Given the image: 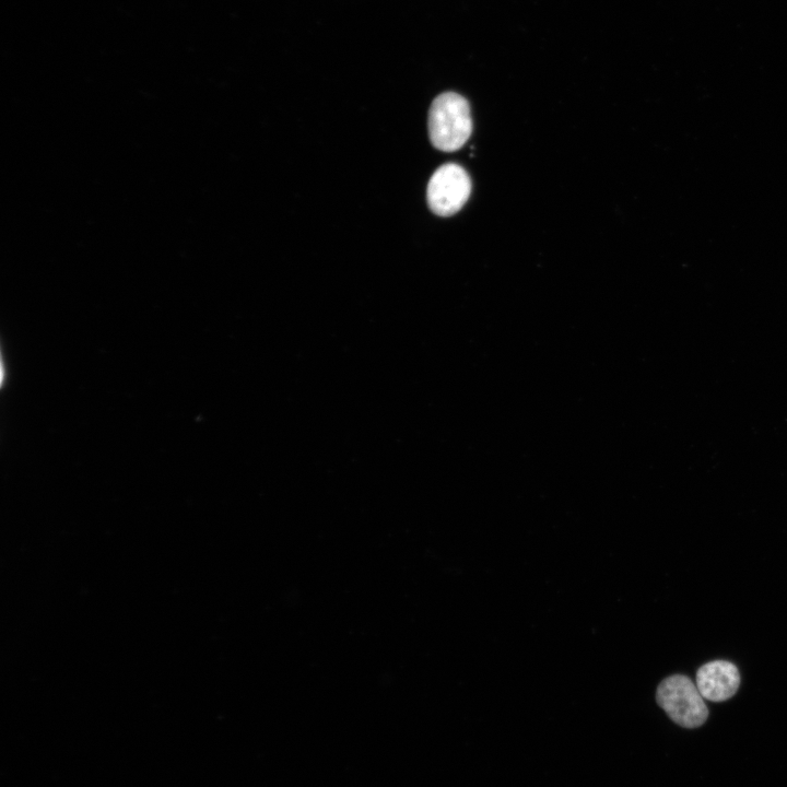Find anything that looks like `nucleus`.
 Masks as SVG:
<instances>
[{
    "label": "nucleus",
    "mask_w": 787,
    "mask_h": 787,
    "mask_svg": "<svg viewBox=\"0 0 787 787\" xmlns=\"http://www.w3.org/2000/svg\"><path fill=\"white\" fill-rule=\"evenodd\" d=\"M696 683L684 674L663 679L656 691L658 705L672 721L684 728H696L705 723L708 709Z\"/></svg>",
    "instance_id": "2"
},
{
    "label": "nucleus",
    "mask_w": 787,
    "mask_h": 787,
    "mask_svg": "<svg viewBox=\"0 0 787 787\" xmlns=\"http://www.w3.org/2000/svg\"><path fill=\"white\" fill-rule=\"evenodd\" d=\"M471 192V179L459 165H442L432 175L426 190L431 211L439 216L457 213L467 202Z\"/></svg>",
    "instance_id": "3"
},
{
    "label": "nucleus",
    "mask_w": 787,
    "mask_h": 787,
    "mask_svg": "<svg viewBox=\"0 0 787 787\" xmlns=\"http://www.w3.org/2000/svg\"><path fill=\"white\" fill-rule=\"evenodd\" d=\"M740 684L738 668L726 660L703 665L696 672V686L701 695L712 702H723L733 696Z\"/></svg>",
    "instance_id": "4"
},
{
    "label": "nucleus",
    "mask_w": 787,
    "mask_h": 787,
    "mask_svg": "<svg viewBox=\"0 0 787 787\" xmlns=\"http://www.w3.org/2000/svg\"><path fill=\"white\" fill-rule=\"evenodd\" d=\"M428 134L432 144L445 152L459 150L472 132L468 101L454 92H446L433 101L428 111Z\"/></svg>",
    "instance_id": "1"
}]
</instances>
